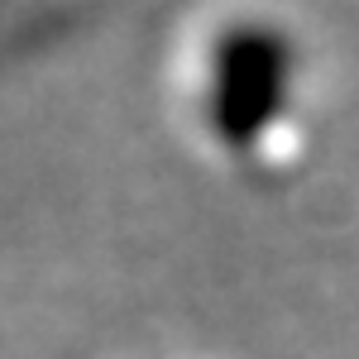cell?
Here are the masks:
<instances>
[{
    "instance_id": "1",
    "label": "cell",
    "mask_w": 359,
    "mask_h": 359,
    "mask_svg": "<svg viewBox=\"0 0 359 359\" xmlns=\"http://www.w3.org/2000/svg\"><path fill=\"white\" fill-rule=\"evenodd\" d=\"M192 111L206 144L249 172H283L306 149L311 57L269 10H225L192 53Z\"/></svg>"
}]
</instances>
